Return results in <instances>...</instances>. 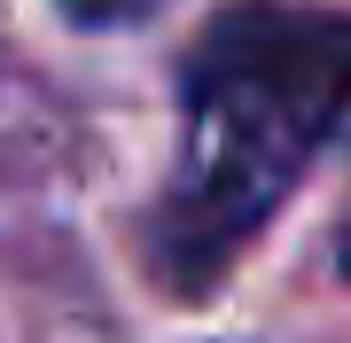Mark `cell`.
<instances>
[{
    "label": "cell",
    "mask_w": 351,
    "mask_h": 343,
    "mask_svg": "<svg viewBox=\"0 0 351 343\" xmlns=\"http://www.w3.org/2000/svg\"><path fill=\"white\" fill-rule=\"evenodd\" d=\"M180 110L188 133L156 211V257L180 289H203L351 117V16L274 0L211 16L180 71Z\"/></svg>",
    "instance_id": "cell-1"
},
{
    "label": "cell",
    "mask_w": 351,
    "mask_h": 343,
    "mask_svg": "<svg viewBox=\"0 0 351 343\" xmlns=\"http://www.w3.org/2000/svg\"><path fill=\"white\" fill-rule=\"evenodd\" d=\"M149 8H164V0H63V16H78V24H94V31L133 24V16H149Z\"/></svg>",
    "instance_id": "cell-2"
}]
</instances>
